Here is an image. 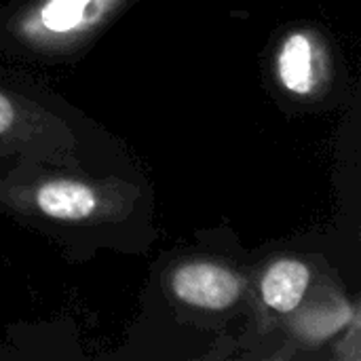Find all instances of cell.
Masks as SVG:
<instances>
[{"label": "cell", "instance_id": "6", "mask_svg": "<svg viewBox=\"0 0 361 361\" xmlns=\"http://www.w3.org/2000/svg\"><path fill=\"white\" fill-rule=\"evenodd\" d=\"M313 277V267L307 260L296 256L275 258L258 279L260 300L275 315H294L305 302Z\"/></svg>", "mask_w": 361, "mask_h": 361}, {"label": "cell", "instance_id": "5", "mask_svg": "<svg viewBox=\"0 0 361 361\" xmlns=\"http://www.w3.org/2000/svg\"><path fill=\"white\" fill-rule=\"evenodd\" d=\"M324 44L311 30H292L275 55V74L283 91L294 97H313L324 82Z\"/></svg>", "mask_w": 361, "mask_h": 361}, {"label": "cell", "instance_id": "2", "mask_svg": "<svg viewBox=\"0 0 361 361\" xmlns=\"http://www.w3.org/2000/svg\"><path fill=\"white\" fill-rule=\"evenodd\" d=\"M0 157L78 171L140 169L127 146L57 91L0 70Z\"/></svg>", "mask_w": 361, "mask_h": 361}, {"label": "cell", "instance_id": "4", "mask_svg": "<svg viewBox=\"0 0 361 361\" xmlns=\"http://www.w3.org/2000/svg\"><path fill=\"white\" fill-rule=\"evenodd\" d=\"M165 283L180 307L207 315L235 313L247 296V277L216 258H184L169 269Z\"/></svg>", "mask_w": 361, "mask_h": 361}, {"label": "cell", "instance_id": "3", "mask_svg": "<svg viewBox=\"0 0 361 361\" xmlns=\"http://www.w3.org/2000/svg\"><path fill=\"white\" fill-rule=\"evenodd\" d=\"M140 0H6L0 6V61L70 66Z\"/></svg>", "mask_w": 361, "mask_h": 361}, {"label": "cell", "instance_id": "1", "mask_svg": "<svg viewBox=\"0 0 361 361\" xmlns=\"http://www.w3.org/2000/svg\"><path fill=\"white\" fill-rule=\"evenodd\" d=\"M0 214L78 262L104 250L146 254L159 239L157 197L142 169L78 171L0 157Z\"/></svg>", "mask_w": 361, "mask_h": 361}]
</instances>
